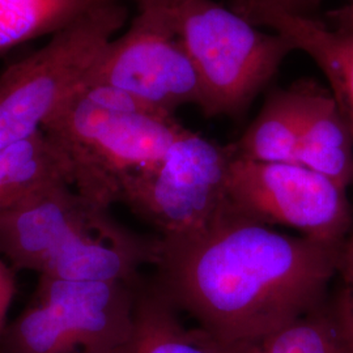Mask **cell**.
I'll return each mask as SVG.
<instances>
[{"label":"cell","instance_id":"16","mask_svg":"<svg viewBox=\"0 0 353 353\" xmlns=\"http://www.w3.org/2000/svg\"><path fill=\"white\" fill-rule=\"evenodd\" d=\"M96 0H0V55L45 34H54Z\"/></svg>","mask_w":353,"mask_h":353},{"label":"cell","instance_id":"3","mask_svg":"<svg viewBox=\"0 0 353 353\" xmlns=\"http://www.w3.org/2000/svg\"><path fill=\"white\" fill-rule=\"evenodd\" d=\"M169 10L201 83L199 109L208 118L243 112L296 50L281 34L258 30L214 0H174Z\"/></svg>","mask_w":353,"mask_h":353},{"label":"cell","instance_id":"5","mask_svg":"<svg viewBox=\"0 0 353 353\" xmlns=\"http://www.w3.org/2000/svg\"><path fill=\"white\" fill-rule=\"evenodd\" d=\"M144 278L72 281L39 275L32 300L1 331L0 353H117L132 332Z\"/></svg>","mask_w":353,"mask_h":353},{"label":"cell","instance_id":"21","mask_svg":"<svg viewBox=\"0 0 353 353\" xmlns=\"http://www.w3.org/2000/svg\"><path fill=\"white\" fill-rule=\"evenodd\" d=\"M274 1H278L280 4H284V6H287V7H290V8L296 10V8H294V4H296L297 0H274Z\"/></svg>","mask_w":353,"mask_h":353},{"label":"cell","instance_id":"14","mask_svg":"<svg viewBox=\"0 0 353 353\" xmlns=\"http://www.w3.org/2000/svg\"><path fill=\"white\" fill-rule=\"evenodd\" d=\"M57 182L71 185L70 166L42 130L0 150V211Z\"/></svg>","mask_w":353,"mask_h":353},{"label":"cell","instance_id":"12","mask_svg":"<svg viewBox=\"0 0 353 353\" xmlns=\"http://www.w3.org/2000/svg\"><path fill=\"white\" fill-rule=\"evenodd\" d=\"M179 314L150 278H144L132 332L117 353H233L202 328L188 327Z\"/></svg>","mask_w":353,"mask_h":353},{"label":"cell","instance_id":"4","mask_svg":"<svg viewBox=\"0 0 353 353\" xmlns=\"http://www.w3.org/2000/svg\"><path fill=\"white\" fill-rule=\"evenodd\" d=\"M126 19L119 1L94 3L43 48L0 74V150L41 131L64 102L85 87Z\"/></svg>","mask_w":353,"mask_h":353},{"label":"cell","instance_id":"13","mask_svg":"<svg viewBox=\"0 0 353 353\" xmlns=\"http://www.w3.org/2000/svg\"><path fill=\"white\" fill-rule=\"evenodd\" d=\"M297 164L328 176L344 189L353 183V139L330 90L316 85L303 121Z\"/></svg>","mask_w":353,"mask_h":353},{"label":"cell","instance_id":"19","mask_svg":"<svg viewBox=\"0 0 353 353\" xmlns=\"http://www.w3.org/2000/svg\"><path fill=\"white\" fill-rule=\"evenodd\" d=\"M326 24L341 32H353V0L326 13Z\"/></svg>","mask_w":353,"mask_h":353},{"label":"cell","instance_id":"8","mask_svg":"<svg viewBox=\"0 0 353 353\" xmlns=\"http://www.w3.org/2000/svg\"><path fill=\"white\" fill-rule=\"evenodd\" d=\"M89 85L118 89L163 113L201 105V83L176 34L169 4L139 10L126 33L102 52Z\"/></svg>","mask_w":353,"mask_h":353},{"label":"cell","instance_id":"20","mask_svg":"<svg viewBox=\"0 0 353 353\" xmlns=\"http://www.w3.org/2000/svg\"><path fill=\"white\" fill-rule=\"evenodd\" d=\"M96 1H119V0H96ZM135 1L139 4V10H141V8L168 6L174 0H135Z\"/></svg>","mask_w":353,"mask_h":353},{"label":"cell","instance_id":"7","mask_svg":"<svg viewBox=\"0 0 353 353\" xmlns=\"http://www.w3.org/2000/svg\"><path fill=\"white\" fill-rule=\"evenodd\" d=\"M225 212L338 246L353 225L347 189L328 176L294 163H258L237 156L229 168Z\"/></svg>","mask_w":353,"mask_h":353},{"label":"cell","instance_id":"9","mask_svg":"<svg viewBox=\"0 0 353 353\" xmlns=\"http://www.w3.org/2000/svg\"><path fill=\"white\" fill-rule=\"evenodd\" d=\"M99 210L68 182H57L0 211V255L39 275L46 261Z\"/></svg>","mask_w":353,"mask_h":353},{"label":"cell","instance_id":"1","mask_svg":"<svg viewBox=\"0 0 353 353\" xmlns=\"http://www.w3.org/2000/svg\"><path fill=\"white\" fill-rule=\"evenodd\" d=\"M341 246L224 214L202 233L157 236L150 280L228 347L259 341L327 300Z\"/></svg>","mask_w":353,"mask_h":353},{"label":"cell","instance_id":"17","mask_svg":"<svg viewBox=\"0 0 353 353\" xmlns=\"http://www.w3.org/2000/svg\"><path fill=\"white\" fill-rule=\"evenodd\" d=\"M336 276L341 284L332 300L353 343V230L341 246Z\"/></svg>","mask_w":353,"mask_h":353},{"label":"cell","instance_id":"15","mask_svg":"<svg viewBox=\"0 0 353 353\" xmlns=\"http://www.w3.org/2000/svg\"><path fill=\"white\" fill-rule=\"evenodd\" d=\"M233 353H353V343L334 300L259 341L230 347Z\"/></svg>","mask_w":353,"mask_h":353},{"label":"cell","instance_id":"18","mask_svg":"<svg viewBox=\"0 0 353 353\" xmlns=\"http://www.w3.org/2000/svg\"><path fill=\"white\" fill-rule=\"evenodd\" d=\"M16 294L13 268L0 258V334L7 325V316Z\"/></svg>","mask_w":353,"mask_h":353},{"label":"cell","instance_id":"11","mask_svg":"<svg viewBox=\"0 0 353 353\" xmlns=\"http://www.w3.org/2000/svg\"><path fill=\"white\" fill-rule=\"evenodd\" d=\"M316 84L296 83L272 92L256 118L233 143L236 156L258 163H294L297 148Z\"/></svg>","mask_w":353,"mask_h":353},{"label":"cell","instance_id":"6","mask_svg":"<svg viewBox=\"0 0 353 353\" xmlns=\"http://www.w3.org/2000/svg\"><path fill=\"white\" fill-rule=\"evenodd\" d=\"M234 157L233 143L219 144L185 128L157 164L127 181L119 203L159 237L202 233L225 212Z\"/></svg>","mask_w":353,"mask_h":353},{"label":"cell","instance_id":"10","mask_svg":"<svg viewBox=\"0 0 353 353\" xmlns=\"http://www.w3.org/2000/svg\"><path fill=\"white\" fill-rule=\"evenodd\" d=\"M236 12L272 29L314 61L353 139V32L336 30L274 0H237Z\"/></svg>","mask_w":353,"mask_h":353},{"label":"cell","instance_id":"2","mask_svg":"<svg viewBox=\"0 0 353 353\" xmlns=\"http://www.w3.org/2000/svg\"><path fill=\"white\" fill-rule=\"evenodd\" d=\"M185 128L174 114L118 89L89 85L64 102L42 131L65 157L72 188L110 210L127 181L157 164Z\"/></svg>","mask_w":353,"mask_h":353}]
</instances>
